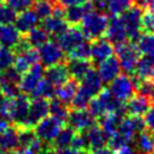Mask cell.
I'll return each instance as SVG.
<instances>
[{
  "label": "cell",
  "mask_w": 154,
  "mask_h": 154,
  "mask_svg": "<svg viewBox=\"0 0 154 154\" xmlns=\"http://www.w3.org/2000/svg\"><path fill=\"white\" fill-rule=\"evenodd\" d=\"M108 19L109 17L105 12L93 10L84 16L82 22L79 23V28L82 29L85 38L93 41L105 35L108 25Z\"/></svg>",
  "instance_id": "6da1fadb"
},
{
  "label": "cell",
  "mask_w": 154,
  "mask_h": 154,
  "mask_svg": "<svg viewBox=\"0 0 154 154\" xmlns=\"http://www.w3.org/2000/svg\"><path fill=\"white\" fill-rule=\"evenodd\" d=\"M134 144L137 154H154V135L146 128L136 135Z\"/></svg>",
  "instance_id": "484cf974"
},
{
  "label": "cell",
  "mask_w": 154,
  "mask_h": 154,
  "mask_svg": "<svg viewBox=\"0 0 154 154\" xmlns=\"http://www.w3.org/2000/svg\"><path fill=\"white\" fill-rule=\"evenodd\" d=\"M55 154H88V152H82V150H76L71 147L65 148V149H59L55 150Z\"/></svg>",
  "instance_id": "681fc988"
},
{
  "label": "cell",
  "mask_w": 154,
  "mask_h": 154,
  "mask_svg": "<svg viewBox=\"0 0 154 154\" xmlns=\"http://www.w3.org/2000/svg\"><path fill=\"white\" fill-rule=\"evenodd\" d=\"M88 1H91V0H58V4L63 7H69V6H73V5L85 4Z\"/></svg>",
  "instance_id": "7dc6e473"
},
{
  "label": "cell",
  "mask_w": 154,
  "mask_h": 154,
  "mask_svg": "<svg viewBox=\"0 0 154 154\" xmlns=\"http://www.w3.org/2000/svg\"><path fill=\"white\" fill-rule=\"evenodd\" d=\"M5 2L16 12H22L32 6V0H6Z\"/></svg>",
  "instance_id": "f6af8a7d"
},
{
  "label": "cell",
  "mask_w": 154,
  "mask_h": 154,
  "mask_svg": "<svg viewBox=\"0 0 154 154\" xmlns=\"http://www.w3.org/2000/svg\"><path fill=\"white\" fill-rule=\"evenodd\" d=\"M114 53L113 45L107 38H96L90 42V59L93 64H99L102 60L112 57Z\"/></svg>",
  "instance_id": "9a60e30c"
},
{
  "label": "cell",
  "mask_w": 154,
  "mask_h": 154,
  "mask_svg": "<svg viewBox=\"0 0 154 154\" xmlns=\"http://www.w3.org/2000/svg\"><path fill=\"white\" fill-rule=\"evenodd\" d=\"M132 4H134V0H106L107 12L111 16H120Z\"/></svg>",
  "instance_id": "8d00e7d4"
},
{
  "label": "cell",
  "mask_w": 154,
  "mask_h": 154,
  "mask_svg": "<svg viewBox=\"0 0 154 154\" xmlns=\"http://www.w3.org/2000/svg\"><path fill=\"white\" fill-rule=\"evenodd\" d=\"M141 7L144 8L146 11L154 12V0H142L141 1Z\"/></svg>",
  "instance_id": "f5cc1de1"
},
{
  "label": "cell",
  "mask_w": 154,
  "mask_h": 154,
  "mask_svg": "<svg viewBox=\"0 0 154 154\" xmlns=\"http://www.w3.org/2000/svg\"><path fill=\"white\" fill-rule=\"evenodd\" d=\"M66 67L70 73V77L79 82L87 75V72L94 66L90 59H69Z\"/></svg>",
  "instance_id": "83f0119b"
},
{
  "label": "cell",
  "mask_w": 154,
  "mask_h": 154,
  "mask_svg": "<svg viewBox=\"0 0 154 154\" xmlns=\"http://www.w3.org/2000/svg\"><path fill=\"white\" fill-rule=\"evenodd\" d=\"M109 90L118 101L125 103L136 94L134 78L130 75L122 72L109 83Z\"/></svg>",
  "instance_id": "277c9868"
},
{
  "label": "cell",
  "mask_w": 154,
  "mask_h": 154,
  "mask_svg": "<svg viewBox=\"0 0 154 154\" xmlns=\"http://www.w3.org/2000/svg\"><path fill=\"white\" fill-rule=\"evenodd\" d=\"M85 135L89 143V150L106 147L108 143V136L99 124H93L85 131Z\"/></svg>",
  "instance_id": "d4e9b609"
},
{
  "label": "cell",
  "mask_w": 154,
  "mask_h": 154,
  "mask_svg": "<svg viewBox=\"0 0 154 154\" xmlns=\"http://www.w3.org/2000/svg\"><path fill=\"white\" fill-rule=\"evenodd\" d=\"M71 148L76 150H82V152H89V143L85 132H76L72 142H71Z\"/></svg>",
  "instance_id": "7bdbcfd3"
},
{
  "label": "cell",
  "mask_w": 154,
  "mask_h": 154,
  "mask_svg": "<svg viewBox=\"0 0 154 154\" xmlns=\"http://www.w3.org/2000/svg\"><path fill=\"white\" fill-rule=\"evenodd\" d=\"M69 59H90V43L83 41L67 53Z\"/></svg>",
  "instance_id": "f35d334b"
},
{
  "label": "cell",
  "mask_w": 154,
  "mask_h": 154,
  "mask_svg": "<svg viewBox=\"0 0 154 154\" xmlns=\"http://www.w3.org/2000/svg\"><path fill=\"white\" fill-rule=\"evenodd\" d=\"M69 112H70V108L64 102L59 101L55 97L49 100V116H52V117L57 118L58 120H60L61 123L66 124Z\"/></svg>",
  "instance_id": "836d02e7"
},
{
  "label": "cell",
  "mask_w": 154,
  "mask_h": 154,
  "mask_svg": "<svg viewBox=\"0 0 154 154\" xmlns=\"http://www.w3.org/2000/svg\"><path fill=\"white\" fill-rule=\"evenodd\" d=\"M55 5L57 2H54L53 0H36L32 4V10L38 17V19L43 20L53 14Z\"/></svg>",
  "instance_id": "e575fe53"
},
{
  "label": "cell",
  "mask_w": 154,
  "mask_h": 154,
  "mask_svg": "<svg viewBox=\"0 0 154 154\" xmlns=\"http://www.w3.org/2000/svg\"><path fill=\"white\" fill-rule=\"evenodd\" d=\"M36 140L34 129L31 128H18V148H26L32 144Z\"/></svg>",
  "instance_id": "74e56055"
},
{
  "label": "cell",
  "mask_w": 154,
  "mask_h": 154,
  "mask_svg": "<svg viewBox=\"0 0 154 154\" xmlns=\"http://www.w3.org/2000/svg\"><path fill=\"white\" fill-rule=\"evenodd\" d=\"M88 154H114V152L112 149H109L107 146L106 147H102V148H97V149H94V150H89Z\"/></svg>",
  "instance_id": "816d5d0a"
},
{
  "label": "cell",
  "mask_w": 154,
  "mask_h": 154,
  "mask_svg": "<svg viewBox=\"0 0 154 154\" xmlns=\"http://www.w3.org/2000/svg\"><path fill=\"white\" fill-rule=\"evenodd\" d=\"M29 105H30V99L25 94H18L16 97L10 100L8 118L14 126L24 128L29 113Z\"/></svg>",
  "instance_id": "5b68a950"
},
{
  "label": "cell",
  "mask_w": 154,
  "mask_h": 154,
  "mask_svg": "<svg viewBox=\"0 0 154 154\" xmlns=\"http://www.w3.org/2000/svg\"><path fill=\"white\" fill-rule=\"evenodd\" d=\"M23 36H24L25 41L28 42V45L31 48H36V49H38L46 42L49 41V34L42 26H36Z\"/></svg>",
  "instance_id": "4dcf8cb0"
},
{
  "label": "cell",
  "mask_w": 154,
  "mask_h": 154,
  "mask_svg": "<svg viewBox=\"0 0 154 154\" xmlns=\"http://www.w3.org/2000/svg\"><path fill=\"white\" fill-rule=\"evenodd\" d=\"M40 64L43 67H49L57 64H61L65 59V52L60 48L57 41H48L38 49Z\"/></svg>",
  "instance_id": "52a82bcc"
},
{
  "label": "cell",
  "mask_w": 154,
  "mask_h": 154,
  "mask_svg": "<svg viewBox=\"0 0 154 154\" xmlns=\"http://www.w3.org/2000/svg\"><path fill=\"white\" fill-rule=\"evenodd\" d=\"M14 59V52L10 48L0 46V72L11 67Z\"/></svg>",
  "instance_id": "b9f144b4"
},
{
  "label": "cell",
  "mask_w": 154,
  "mask_h": 154,
  "mask_svg": "<svg viewBox=\"0 0 154 154\" xmlns=\"http://www.w3.org/2000/svg\"><path fill=\"white\" fill-rule=\"evenodd\" d=\"M78 88H79L78 81L75 79V78H70L64 84H61V85H59V87L55 88V95H54V97L69 106L71 103L73 96L76 95Z\"/></svg>",
  "instance_id": "4316f807"
},
{
  "label": "cell",
  "mask_w": 154,
  "mask_h": 154,
  "mask_svg": "<svg viewBox=\"0 0 154 154\" xmlns=\"http://www.w3.org/2000/svg\"><path fill=\"white\" fill-rule=\"evenodd\" d=\"M14 154H37L36 152H34L30 147H26V148H18Z\"/></svg>",
  "instance_id": "db71d44e"
},
{
  "label": "cell",
  "mask_w": 154,
  "mask_h": 154,
  "mask_svg": "<svg viewBox=\"0 0 154 154\" xmlns=\"http://www.w3.org/2000/svg\"><path fill=\"white\" fill-rule=\"evenodd\" d=\"M10 118H8V116L7 114H5V113H2V112H0V130H4V129H6L8 125H10Z\"/></svg>",
  "instance_id": "f907efd6"
},
{
  "label": "cell",
  "mask_w": 154,
  "mask_h": 154,
  "mask_svg": "<svg viewBox=\"0 0 154 154\" xmlns=\"http://www.w3.org/2000/svg\"><path fill=\"white\" fill-rule=\"evenodd\" d=\"M54 95H55V87L49 81H47L45 77L38 82L37 87L35 88V90L31 94L32 97H42L46 100L53 99Z\"/></svg>",
  "instance_id": "d590c367"
},
{
  "label": "cell",
  "mask_w": 154,
  "mask_h": 154,
  "mask_svg": "<svg viewBox=\"0 0 154 154\" xmlns=\"http://www.w3.org/2000/svg\"><path fill=\"white\" fill-rule=\"evenodd\" d=\"M43 76H45V67L40 63L35 64L26 72L20 75L19 90L22 91V94L31 95L35 88L37 87L38 82L43 78Z\"/></svg>",
  "instance_id": "9c48e42d"
},
{
  "label": "cell",
  "mask_w": 154,
  "mask_h": 154,
  "mask_svg": "<svg viewBox=\"0 0 154 154\" xmlns=\"http://www.w3.org/2000/svg\"><path fill=\"white\" fill-rule=\"evenodd\" d=\"M116 54H117L118 61L120 64V69L125 73L132 76L135 72L136 65L138 63V59L141 57V53L138 52L136 45L130 42V41L117 45L116 46Z\"/></svg>",
  "instance_id": "7a4b0ae2"
},
{
  "label": "cell",
  "mask_w": 154,
  "mask_h": 154,
  "mask_svg": "<svg viewBox=\"0 0 154 154\" xmlns=\"http://www.w3.org/2000/svg\"><path fill=\"white\" fill-rule=\"evenodd\" d=\"M120 64L118 58L112 55L101 63L97 64V73L103 84H109L119 73H120Z\"/></svg>",
  "instance_id": "e0dca14e"
},
{
  "label": "cell",
  "mask_w": 154,
  "mask_h": 154,
  "mask_svg": "<svg viewBox=\"0 0 154 154\" xmlns=\"http://www.w3.org/2000/svg\"><path fill=\"white\" fill-rule=\"evenodd\" d=\"M22 37L23 35L13 24H0V46L13 51Z\"/></svg>",
  "instance_id": "44dd1931"
},
{
  "label": "cell",
  "mask_w": 154,
  "mask_h": 154,
  "mask_svg": "<svg viewBox=\"0 0 154 154\" xmlns=\"http://www.w3.org/2000/svg\"><path fill=\"white\" fill-rule=\"evenodd\" d=\"M0 154H14V152H0Z\"/></svg>",
  "instance_id": "11a10c76"
},
{
  "label": "cell",
  "mask_w": 154,
  "mask_h": 154,
  "mask_svg": "<svg viewBox=\"0 0 154 154\" xmlns=\"http://www.w3.org/2000/svg\"><path fill=\"white\" fill-rule=\"evenodd\" d=\"M64 125L65 124L58 120L57 118L52 116H47L46 118H43L35 125L34 131L38 140H41L45 143L51 144Z\"/></svg>",
  "instance_id": "8992f818"
},
{
  "label": "cell",
  "mask_w": 154,
  "mask_h": 154,
  "mask_svg": "<svg viewBox=\"0 0 154 154\" xmlns=\"http://www.w3.org/2000/svg\"><path fill=\"white\" fill-rule=\"evenodd\" d=\"M49 114V100L42 97H32L29 105V113L24 128L34 129L35 125Z\"/></svg>",
  "instance_id": "30bf717a"
},
{
  "label": "cell",
  "mask_w": 154,
  "mask_h": 154,
  "mask_svg": "<svg viewBox=\"0 0 154 154\" xmlns=\"http://www.w3.org/2000/svg\"><path fill=\"white\" fill-rule=\"evenodd\" d=\"M0 131H1V130H0Z\"/></svg>",
  "instance_id": "680465c9"
},
{
  "label": "cell",
  "mask_w": 154,
  "mask_h": 154,
  "mask_svg": "<svg viewBox=\"0 0 154 154\" xmlns=\"http://www.w3.org/2000/svg\"><path fill=\"white\" fill-rule=\"evenodd\" d=\"M38 20L40 19L36 16V13L34 12V10L28 8V10H24V11L17 13V18L13 24L22 35H25L31 29H34L38 25Z\"/></svg>",
  "instance_id": "ffe728a7"
},
{
  "label": "cell",
  "mask_w": 154,
  "mask_h": 154,
  "mask_svg": "<svg viewBox=\"0 0 154 154\" xmlns=\"http://www.w3.org/2000/svg\"><path fill=\"white\" fill-rule=\"evenodd\" d=\"M47 81H49L55 88L64 84L67 79H70V73L67 71L66 64L61 63V64H57L49 67H46L45 70V76H43Z\"/></svg>",
  "instance_id": "603a6c76"
},
{
  "label": "cell",
  "mask_w": 154,
  "mask_h": 154,
  "mask_svg": "<svg viewBox=\"0 0 154 154\" xmlns=\"http://www.w3.org/2000/svg\"><path fill=\"white\" fill-rule=\"evenodd\" d=\"M20 73L17 72L12 66L0 72V94L8 99L16 97L19 91Z\"/></svg>",
  "instance_id": "ba28073f"
},
{
  "label": "cell",
  "mask_w": 154,
  "mask_h": 154,
  "mask_svg": "<svg viewBox=\"0 0 154 154\" xmlns=\"http://www.w3.org/2000/svg\"><path fill=\"white\" fill-rule=\"evenodd\" d=\"M6 0H0V4H2V2H5Z\"/></svg>",
  "instance_id": "9f6ffc18"
},
{
  "label": "cell",
  "mask_w": 154,
  "mask_h": 154,
  "mask_svg": "<svg viewBox=\"0 0 154 154\" xmlns=\"http://www.w3.org/2000/svg\"><path fill=\"white\" fill-rule=\"evenodd\" d=\"M132 76L140 81H154V57L141 55Z\"/></svg>",
  "instance_id": "7402d4cb"
},
{
  "label": "cell",
  "mask_w": 154,
  "mask_h": 154,
  "mask_svg": "<svg viewBox=\"0 0 154 154\" xmlns=\"http://www.w3.org/2000/svg\"><path fill=\"white\" fill-rule=\"evenodd\" d=\"M153 105H154V96H153Z\"/></svg>",
  "instance_id": "6f0895ef"
},
{
  "label": "cell",
  "mask_w": 154,
  "mask_h": 154,
  "mask_svg": "<svg viewBox=\"0 0 154 154\" xmlns=\"http://www.w3.org/2000/svg\"><path fill=\"white\" fill-rule=\"evenodd\" d=\"M152 106L153 103L147 96L136 93L125 102V113L130 117H143Z\"/></svg>",
  "instance_id": "2e32d148"
},
{
  "label": "cell",
  "mask_w": 154,
  "mask_h": 154,
  "mask_svg": "<svg viewBox=\"0 0 154 154\" xmlns=\"http://www.w3.org/2000/svg\"><path fill=\"white\" fill-rule=\"evenodd\" d=\"M114 154H137V153L134 147L125 144V146H122L120 148H118L117 150H114Z\"/></svg>",
  "instance_id": "c3c4849f"
},
{
  "label": "cell",
  "mask_w": 154,
  "mask_h": 154,
  "mask_svg": "<svg viewBox=\"0 0 154 154\" xmlns=\"http://www.w3.org/2000/svg\"><path fill=\"white\" fill-rule=\"evenodd\" d=\"M125 117V114L123 113H118V112H111V113H106L103 114L101 118H99L96 122L97 124L102 128V130L107 134L108 138L114 135L118 130V126L122 122V119Z\"/></svg>",
  "instance_id": "f1b7e54d"
},
{
  "label": "cell",
  "mask_w": 154,
  "mask_h": 154,
  "mask_svg": "<svg viewBox=\"0 0 154 154\" xmlns=\"http://www.w3.org/2000/svg\"><path fill=\"white\" fill-rule=\"evenodd\" d=\"M48 34H52L54 36H59L60 34H63L70 25L67 24V22L65 20V18L63 16H57V14H52L48 18L42 20V25H41Z\"/></svg>",
  "instance_id": "f546056e"
},
{
  "label": "cell",
  "mask_w": 154,
  "mask_h": 154,
  "mask_svg": "<svg viewBox=\"0 0 154 154\" xmlns=\"http://www.w3.org/2000/svg\"><path fill=\"white\" fill-rule=\"evenodd\" d=\"M75 134H76V131L71 126H69L67 124L64 125L61 128V130L59 131V134L57 135V137L51 143L53 149L59 150V149H65V148L71 147V142H72V138H73Z\"/></svg>",
  "instance_id": "1f68e13d"
},
{
  "label": "cell",
  "mask_w": 154,
  "mask_h": 154,
  "mask_svg": "<svg viewBox=\"0 0 154 154\" xmlns=\"http://www.w3.org/2000/svg\"><path fill=\"white\" fill-rule=\"evenodd\" d=\"M135 45L141 55L154 57V32H141Z\"/></svg>",
  "instance_id": "d6a6232c"
},
{
  "label": "cell",
  "mask_w": 154,
  "mask_h": 154,
  "mask_svg": "<svg viewBox=\"0 0 154 154\" xmlns=\"http://www.w3.org/2000/svg\"><path fill=\"white\" fill-rule=\"evenodd\" d=\"M95 118L89 113L88 109L71 108L66 124L71 126L76 132H85L93 124H95Z\"/></svg>",
  "instance_id": "7c38bea8"
},
{
  "label": "cell",
  "mask_w": 154,
  "mask_h": 154,
  "mask_svg": "<svg viewBox=\"0 0 154 154\" xmlns=\"http://www.w3.org/2000/svg\"><path fill=\"white\" fill-rule=\"evenodd\" d=\"M90 100H91V97L87 93H84L81 88H78V90H77L76 95L73 96L70 106H71V108H75V109H85L88 107Z\"/></svg>",
  "instance_id": "ab89813d"
},
{
  "label": "cell",
  "mask_w": 154,
  "mask_h": 154,
  "mask_svg": "<svg viewBox=\"0 0 154 154\" xmlns=\"http://www.w3.org/2000/svg\"><path fill=\"white\" fill-rule=\"evenodd\" d=\"M144 128L154 135V105L148 109V112L144 114Z\"/></svg>",
  "instance_id": "bcb514c9"
},
{
  "label": "cell",
  "mask_w": 154,
  "mask_h": 154,
  "mask_svg": "<svg viewBox=\"0 0 154 154\" xmlns=\"http://www.w3.org/2000/svg\"><path fill=\"white\" fill-rule=\"evenodd\" d=\"M141 31L154 32V12L144 10V12L142 13V18H141Z\"/></svg>",
  "instance_id": "ee69618b"
},
{
  "label": "cell",
  "mask_w": 154,
  "mask_h": 154,
  "mask_svg": "<svg viewBox=\"0 0 154 154\" xmlns=\"http://www.w3.org/2000/svg\"><path fill=\"white\" fill-rule=\"evenodd\" d=\"M18 149V128L7 126L0 131V152H16Z\"/></svg>",
  "instance_id": "cb8c5ba5"
},
{
  "label": "cell",
  "mask_w": 154,
  "mask_h": 154,
  "mask_svg": "<svg viewBox=\"0 0 154 154\" xmlns=\"http://www.w3.org/2000/svg\"><path fill=\"white\" fill-rule=\"evenodd\" d=\"M142 7L138 6L137 4H132L124 13L120 14L124 25H125V30H126V35H128V41L135 43L137 41V38L141 35V18H142Z\"/></svg>",
  "instance_id": "3957f363"
},
{
  "label": "cell",
  "mask_w": 154,
  "mask_h": 154,
  "mask_svg": "<svg viewBox=\"0 0 154 154\" xmlns=\"http://www.w3.org/2000/svg\"><path fill=\"white\" fill-rule=\"evenodd\" d=\"M93 10H94V6H93L91 1H88L85 4L69 6L65 8L64 18L69 25H79V23L84 18V16Z\"/></svg>",
  "instance_id": "d6986e66"
},
{
  "label": "cell",
  "mask_w": 154,
  "mask_h": 154,
  "mask_svg": "<svg viewBox=\"0 0 154 154\" xmlns=\"http://www.w3.org/2000/svg\"><path fill=\"white\" fill-rule=\"evenodd\" d=\"M103 36L114 46L128 41L125 25H124V22L120 16H111L109 17L108 25H107V29H106V32Z\"/></svg>",
  "instance_id": "4fadbf2b"
},
{
  "label": "cell",
  "mask_w": 154,
  "mask_h": 154,
  "mask_svg": "<svg viewBox=\"0 0 154 154\" xmlns=\"http://www.w3.org/2000/svg\"><path fill=\"white\" fill-rule=\"evenodd\" d=\"M17 13L12 7H10L6 2L0 4V24H13Z\"/></svg>",
  "instance_id": "60d3db41"
},
{
  "label": "cell",
  "mask_w": 154,
  "mask_h": 154,
  "mask_svg": "<svg viewBox=\"0 0 154 154\" xmlns=\"http://www.w3.org/2000/svg\"><path fill=\"white\" fill-rule=\"evenodd\" d=\"M83 41H85V36L79 25H70L63 34L57 36L58 45L66 54Z\"/></svg>",
  "instance_id": "8fae6325"
},
{
  "label": "cell",
  "mask_w": 154,
  "mask_h": 154,
  "mask_svg": "<svg viewBox=\"0 0 154 154\" xmlns=\"http://www.w3.org/2000/svg\"><path fill=\"white\" fill-rule=\"evenodd\" d=\"M38 61H40L38 51L36 48L29 47V48H26V49H24L19 53H14V59H13L12 67L17 72L23 75L24 72H26L31 66H34Z\"/></svg>",
  "instance_id": "5bb4252c"
},
{
  "label": "cell",
  "mask_w": 154,
  "mask_h": 154,
  "mask_svg": "<svg viewBox=\"0 0 154 154\" xmlns=\"http://www.w3.org/2000/svg\"><path fill=\"white\" fill-rule=\"evenodd\" d=\"M102 84L103 83L97 73V70H95L94 67H91L87 72V75L79 81V88L84 93H87L90 97L96 96L101 91V89L103 88Z\"/></svg>",
  "instance_id": "ac0fdd59"
}]
</instances>
